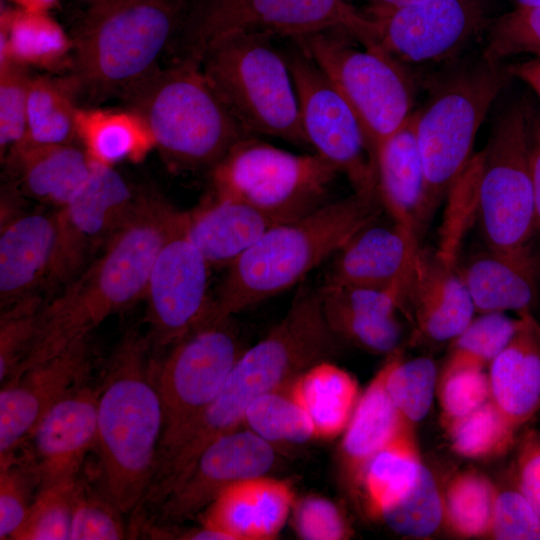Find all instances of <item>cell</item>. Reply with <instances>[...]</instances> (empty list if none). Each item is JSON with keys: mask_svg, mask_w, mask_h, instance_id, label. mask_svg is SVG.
I'll return each mask as SVG.
<instances>
[{"mask_svg": "<svg viewBox=\"0 0 540 540\" xmlns=\"http://www.w3.org/2000/svg\"><path fill=\"white\" fill-rule=\"evenodd\" d=\"M488 367L491 399L520 429L540 411V323L532 312Z\"/></svg>", "mask_w": 540, "mask_h": 540, "instance_id": "cell-29", "label": "cell"}, {"mask_svg": "<svg viewBox=\"0 0 540 540\" xmlns=\"http://www.w3.org/2000/svg\"><path fill=\"white\" fill-rule=\"evenodd\" d=\"M294 500L292 485L264 476L238 481L204 509L201 525L228 540H271L283 528Z\"/></svg>", "mask_w": 540, "mask_h": 540, "instance_id": "cell-25", "label": "cell"}, {"mask_svg": "<svg viewBox=\"0 0 540 540\" xmlns=\"http://www.w3.org/2000/svg\"><path fill=\"white\" fill-rule=\"evenodd\" d=\"M358 116L375 160L378 146L413 113L414 82L406 66L384 49L356 47L342 31L295 39Z\"/></svg>", "mask_w": 540, "mask_h": 540, "instance_id": "cell-10", "label": "cell"}, {"mask_svg": "<svg viewBox=\"0 0 540 540\" xmlns=\"http://www.w3.org/2000/svg\"><path fill=\"white\" fill-rule=\"evenodd\" d=\"M381 204L353 193L270 227L228 267L211 320L220 321L299 283L360 229L375 221Z\"/></svg>", "mask_w": 540, "mask_h": 540, "instance_id": "cell-4", "label": "cell"}, {"mask_svg": "<svg viewBox=\"0 0 540 540\" xmlns=\"http://www.w3.org/2000/svg\"><path fill=\"white\" fill-rule=\"evenodd\" d=\"M444 528L464 538H488L496 484L476 469L455 473L442 487Z\"/></svg>", "mask_w": 540, "mask_h": 540, "instance_id": "cell-35", "label": "cell"}, {"mask_svg": "<svg viewBox=\"0 0 540 540\" xmlns=\"http://www.w3.org/2000/svg\"><path fill=\"white\" fill-rule=\"evenodd\" d=\"M125 92L155 146L179 169H211L238 141L252 135L195 61L181 59Z\"/></svg>", "mask_w": 540, "mask_h": 540, "instance_id": "cell-5", "label": "cell"}, {"mask_svg": "<svg viewBox=\"0 0 540 540\" xmlns=\"http://www.w3.org/2000/svg\"><path fill=\"white\" fill-rule=\"evenodd\" d=\"M289 393L308 414L315 438L321 439L344 432L360 397L355 377L329 360L304 371Z\"/></svg>", "mask_w": 540, "mask_h": 540, "instance_id": "cell-31", "label": "cell"}, {"mask_svg": "<svg viewBox=\"0 0 540 540\" xmlns=\"http://www.w3.org/2000/svg\"><path fill=\"white\" fill-rule=\"evenodd\" d=\"M278 223L243 202L214 193L197 207L180 212L184 235L211 266L229 267Z\"/></svg>", "mask_w": 540, "mask_h": 540, "instance_id": "cell-28", "label": "cell"}, {"mask_svg": "<svg viewBox=\"0 0 540 540\" xmlns=\"http://www.w3.org/2000/svg\"><path fill=\"white\" fill-rule=\"evenodd\" d=\"M514 448L511 473L540 517V428L526 429Z\"/></svg>", "mask_w": 540, "mask_h": 540, "instance_id": "cell-52", "label": "cell"}, {"mask_svg": "<svg viewBox=\"0 0 540 540\" xmlns=\"http://www.w3.org/2000/svg\"><path fill=\"white\" fill-rule=\"evenodd\" d=\"M515 4V7H532L540 5V0H510Z\"/></svg>", "mask_w": 540, "mask_h": 540, "instance_id": "cell-57", "label": "cell"}, {"mask_svg": "<svg viewBox=\"0 0 540 540\" xmlns=\"http://www.w3.org/2000/svg\"><path fill=\"white\" fill-rule=\"evenodd\" d=\"M18 454V453H17ZM0 465V539H12L26 519L39 488L37 470L30 453Z\"/></svg>", "mask_w": 540, "mask_h": 540, "instance_id": "cell-46", "label": "cell"}, {"mask_svg": "<svg viewBox=\"0 0 540 540\" xmlns=\"http://www.w3.org/2000/svg\"><path fill=\"white\" fill-rule=\"evenodd\" d=\"M420 249L419 237L404 227L373 221L334 254L323 287H388L409 277Z\"/></svg>", "mask_w": 540, "mask_h": 540, "instance_id": "cell-22", "label": "cell"}, {"mask_svg": "<svg viewBox=\"0 0 540 540\" xmlns=\"http://www.w3.org/2000/svg\"><path fill=\"white\" fill-rule=\"evenodd\" d=\"M417 110L376 149L377 195L393 222L420 236L433 213L416 138Z\"/></svg>", "mask_w": 540, "mask_h": 540, "instance_id": "cell-24", "label": "cell"}, {"mask_svg": "<svg viewBox=\"0 0 540 540\" xmlns=\"http://www.w3.org/2000/svg\"><path fill=\"white\" fill-rule=\"evenodd\" d=\"M121 511L102 491L78 481L73 507L71 540H119L126 537Z\"/></svg>", "mask_w": 540, "mask_h": 540, "instance_id": "cell-49", "label": "cell"}, {"mask_svg": "<svg viewBox=\"0 0 540 540\" xmlns=\"http://www.w3.org/2000/svg\"><path fill=\"white\" fill-rule=\"evenodd\" d=\"M264 34H243L211 47L200 65L221 99L250 134L308 146L287 57Z\"/></svg>", "mask_w": 540, "mask_h": 540, "instance_id": "cell-8", "label": "cell"}, {"mask_svg": "<svg viewBox=\"0 0 540 540\" xmlns=\"http://www.w3.org/2000/svg\"><path fill=\"white\" fill-rule=\"evenodd\" d=\"M482 54L491 61L531 54L540 56V5L515 7L492 20Z\"/></svg>", "mask_w": 540, "mask_h": 540, "instance_id": "cell-45", "label": "cell"}, {"mask_svg": "<svg viewBox=\"0 0 540 540\" xmlns=\"http://www.w3.org/2000/svg\"><path fill=\"white\" fill-rule=\"evenodd\" d=\"M286 57L308 146L347 177L355 194L379 200L375 160L355 111L302 50Z\"/></svg>", "mask_w": 540, "mask_h": 540, "instance_id": "cell-14", "label": "cell"}, {"mask_svg": "<svg viewBox=\"0 0 540 540\" xmlns=\"http://www.w3.org/2000/svg\"><path fill=\"white\" fill-rule=\"evenodd\" d=\"M244 422L270 443H303L315 438L308 414L288 389L272 391L255 399L247 409Z\"/></svg>", "mask_w": 540, "mask_h": 540, "instance_id": "cell-41", "label": "cell"}, {"mask_svg": "<svg viewBox=\"0 0 540 540\" xmlns=\"http://www.w3.org/2000/svg\"><path fill=\"white\" fill-rule=\"evenodd\" d=\"M152 343L129 331L100 386L96 447L101 491L122 513L143 504L153 483L164 431Z\"/></svg>", "mask_w": 540, "mask_h": 540, "instance_id": "cell-3", "label": "cell"}, {"mask_svg": "<svg viewBox=\"0 0 540 540\" xmlns=\"http://www.w3.org/2000/svg\"><path fill=\"white\" fill-rule=\"evenodd\" d=\"M401 349L387 359L360 395L340 445V471L350 491L360 493L363 470L371 457L409 428L386 389L388 374Z\"/></svg>", "mask_w": 540, "mask_h": 540, "instance_id": "cell-27", "label": "cell"}, {"mask_svg": "<svg viewBox=\"0 0 540 540\" xmlns=\"http://www.w3.org/2000/svg\"><path fill=\"white\" fill-rule=\"evenodd\" d=\"M520 324L503 312L479 313L451 342L442 371L489 367Z\"/></svg>", "mask_w": 540, "mask_h": 540, "instance_id": "cell-39", "label": "cell"}, {"mask_svg": "<svg viewBox=\"0 0 540 540\" xmlns=\"http://www.w3.org/2000/svg\"><path fill=\"white\" fill-rule=\"evenodd\" d=\"M508 73L528 85L540 98V56L507 66Z\"/></svg>", "mask_w": 540, "mask_h": 540, "instance_id": "cell-54", "label": "cell"}, {"mask_svg": "<svg viewBox=\"0 0 540 540\" xmlns=\"http://www.w3.org/2000/svg\"><path fill=\"white\" fill-rule=\"evenodd\" d=\"M91 370L89 337L36 363L1 384L0 464L13 459L45 413Z\"/></svg>", "mask_w": 540, "mask_h": 540, "instance_id": "cell-18", "label": "cell"}, {"mask_svg": "<svg viewBox=\"0 0 540 540\" xmlns=\"http://www.w3.org/2000/svg\"><path fill=\"white\" fill-rule=\"evenodd\" d=\"M179 213L160 196L139 194L132 213L101 254L59 295L44 302L34 346L19 372L89 337L106 318L144 297L152 266Z\"/></svg>", "mask_w": 540, "mask_h": 540, "instance_id": "cell-2", "label": "cell"}, {"mask_svg": "<svg viewBox=\"0 0 540 540\" xmlns=\"http://www.w3.org/2000/svg\"><path fill=\"white\" fill-rule=\"evenodd\" d=\"M138 195L112 167L94 162L84 186L57 210L58 239L47 287L68 283L132 213Z\"/></svg>", "mask_w": 540, "mask_h": 540, "instance_id": "cell-17", "label": "cell"}, {"mask_svg": "<svg viewBox=\"0 0 540 540\" xmlns=\"http://www.w3.org/2000/svg\"><path fill=\"white\" fill-rule=\"evenodd\" d=\"M377 27L382 48L406 65L451 63L480 36L492 20L487 0H437L366 13Z\"/></svg>", "mask_w": 540, "mask_h": 540, "instance_id": "cell-15", "label": "cell"}, {"mask_svg": "<svg viewBox=\"0 0 540 540\" xmlns=\"http://www.w3.org/2000/svg\"><path fill=\"white\" fill-rule=\"evenodd\" d=\"M499 483L488 538L495 540H540V517L516 484L509 469Z\"/></svg>", "mask_w": 540, "mask_h": 540, "instance_id": "cell-47", "label": "cell"}, {"mask_svg": "<svg viewBox=\"0 0 540 540\" xmlns=\"http://www.w3.org/2000/svg\"><path fill=\"white\" fill-rule=\"evenodd\" d=\"M81 3H85L89 6V8L98 5L99 3L103 2L104 0H77Z\"/></svg>", "mask_w": 540, "mask_h": 540, "instance_id": "cell-58", "label": "cell"}, {"mask_svg": "<svg viewBox=\"0 0 540 540\" xmlns=\"http://www.w3.org/2000/svg\"><path fill=\"white\" fill-rule=\"evenodd\" d=\"M529 165L533 186L536 233L540 236V109L529 105Z\"/></svg>", "mask_w": 540, "mask_h": 540, "instance_id": "cell-53", "label": "cell"}, {"mask_svg": "<svg viewBox=\"0 0 540 540\" xmlns=\"http://www.w3.org/2000/svg\"><path fill=\"white\" fill-rule=\"evenodd\" d=\"M433 1L437 0H370L371 5L369 8L377 10H392Z\"/></svg>", "mask_w": 540, "mask_h": 540, "instance_id": "cell-55", "label": "cell"}, {"mask_svg": "<svg viewBox=\"0 0 540 540\" xmlns=\"http://www.w3.org/2000/svg\"><path fill=\"white\" fill-rule=\"evenodd\" d=\"M230 319L206 322L172 345L156 366L164 411L158 461L180 443L213 403L244 351Z\"/></svg>", "mask_w": 540, "mask_h": 540, "instance_id": "cell-13", "label": "cell"}, {"mask_svg": "<svg viewBox=\"0 0 540 540\" xmlns=\"http://www.w3.org/2000/svg\"><path fill=\"white\" fill-rule=\"evenodd\" d=\"M424 464L409 428L377 451L367 462L360 485L367 511L373 517L401 497L416 481Z\"/></svg>", "mask_w": 540, "mask_h": 540, "instance_id": "cell-34", "label": "cell"}, {"mask_svg": "<svg viewBox=\"0 0 540 540\" xmlns=\"http://www.w3.org/2000/svg\"><path fill=\"white\" fill-rule=\"evenodd\" d=\"M31 78L23 66L10 62L0 66V149L3 156L18 147L26 136L27 100Z\"/></svg>", "mask_w": 540, "mask_h": 540, "instance_id": "cell-50", "label": "cell"}, {"mask_svg": "<svg viewBox=\"0 0 540 540\" xmlns=\"http://www.w3.org/2000/svg\"><path fill=\"white\" fill-rule=\"evenodd\" d=\"M78 109L67 90L60 84L42 77L31 78L27 100L26 136L20 145L71 143L72 139L77 137Z\"/></svg>", "mask_w": 540, "mask_h": 540, "instance_id": "cell-38", "label": "cell"}, {"mask_svg": "<svg viewBox=\"0 0 540 540\" xmlns=\"http://www.w3.org/2000/svg\"><path fill=\"white\" fill-rule=\"evenodd\" d=\"M376 518L396 534L413 539L430 538L444 528L442 487L425 463L414 484Z\"/></svg>", "mask_w": 540, "mask_h": 540, "instance_id": "cell-37", "label": "cell"}, {"mask_svg": "<svg viewBox=\"0 0 540 540\" xmlns=\"http://www.w3.org/2000/svg\"><path fill=\"white\" fill-rule=\"evenodd\" d=\"M340 342L326 320L319 291L301 285L285 316L242 352L213 403L159 460L153 481L155 496L164 499L208 444L238 429L255 399L289 389L304 371L333 357Z\"/></svg>", "mask_w": 540, "mask_h": 540, "instance_id": "cell-1", "label": "cell"}, {"mask_svg": "<svg viewBox=\"0 0 540 540\" xmlns=\"http://www.w3.org/2000/svg\"><path fill=\"white\" fill-rule=\"evenodd\" d=\"M181 13V0H113L89 8L75 45L80 81L98 92H125L149 76Z\"/></svg>", "mask_w": 540, "mask_h": 540, "instance_id": "cell-7", "label": "cell"}, {"mask_svg": "<svg viewBox=\"0 0 540 540\" xmlns=\"http://www.w3.org/2000/svg\"><path fill=\"white\" fill-rule=\"evenodd\" d=\"M43 300L39 294L22 298L1 308L0 382L16 375L34 346Z\"/></svg>", "mask_w": 540, "mask_h": 540, "instance_id": "cell-43", "label": "cell"}, {"mask_svg": "<svg viewBox=\"0 0 540 540\" xmlns=\"http://www.w3.org/2000/svg\"><path fill=\"white\" fill-rule=\"evenodd\" d=\"M57 239V211H20L0 221L1 308L47 287Z\"/></svg>", "mask_w": 540, "mask_h": 540, "instance_id": "cell-23", "label": "cell"}, {"mask_svg": "<svg viewBox=\"0 0 540 540\" xmlns=\"http://www.w3.org/2000/svg\"><path fill=\"white\" fill-rule=\"evenodd\" d=\"M511 76L482 53L448 63L417 110L416 138L432 211L448 196L473 158L477 132Z\"/></svg>", "mask_w": 540, "mask_h": 540, "instance_id": "cell-6", "label": "cell"}, {"mask_svg": "<svg viewBox=\"0 0 540 540\" xmlns=\"http://www.w3.org/2000/svg\"><path fill=\"white\" fill-rule=\"evenodd\" d=\"M99 386L86 383L56 402L41 418L29 439L39 489L78 481L82 463L95 449Z\"/></svg>", "mask_w": 540, "mask_h": 540, "instance_id": "cell-20", "label": "cell"}, {"mask_svg": "<svg viewBox=\"0 0 540 540\" xmlns=\"http://www.w3.org/2000/svg\"><path fill=\"white\" fill-rule=\"evenodd\" d=\"M338 30L380 49L377 27L346 0H199L185 26L184 57L200 64L220 41L243 34L291 37Z\"/></svg>", "mask_w": 540, "mask_h": 540, "instance_id": "cell-9", "label": "cell"}, {"mask_svg": "<svg viewBox=\"0 0 540 540\" xmlns=\"http://www.w3.org/2000/svg\"><path fill=\"white\" fill-rule=\"evenodd\" d=\"M272 443L249 428L233 430L208 444L160 504L163 518L182 522L209 506L230 485L264 476L276 463Z\"/></svg>", "mask_w": 540, "mask_h": 540, "instance_id": "cell-19", "label": "cell"}, {"mask_svg": "<svg viewBox=\"0 0 540 540\" xmlns=\"http://www.w3.org/2000/svg\"><path fill=\"white\" fill-rule=\"evenodd\" d=\"M22 10L37 13H47L58 0H11Z\"/></svg>", "mask_w": 540, "mask_h": 540, "instance_id": "cell-56", "label": "cell"}, {"mask_svg": "<svg viewBox=\"0 0 540 540\" xmlns=\"http://www.w3.org/2000/svg\"><path fill=\"white\" fill-rule=\"evenodd\" d=\"M321 298L326 320L341 341L374 354L388 355L399 349L403 330L396 316H373Z\"/></svg>", "mask_w": 540, "mask_h": 540, "instance_id": "cell-42", "label": "cell"}, {"mask_svg": "<svg viewBox=\"0 0 540 540\" xmlns=\"http://www.w3.org/2000/svg\"><path fill=\"white\" fill-rule=\"evenodd\" d=\"M109 1H113V0H104V1H103V2H101V3H104V2H109ZM101 3H99V4H101ZM95 6H96V5H95Z\"/></svg>", "mask_w": 540, "mask_h": 540, "instance_id": "cell-59", "label": "cell"}, {"mask_svg": "<svg viewBox=\"0 0 540 540\" xmlns=\"http://www.w3.org/2000/svg\"><path fill=\"white\" fill-rule=\"evenodd\" d=\"M210 267L184 235L179 213L152 266L144 295L152 344L172 346L211 320Z\"/></svg>", "mask_w": 540, "mask_h": 540, "instance_id": "cell-16", "label": "cell"}, {"mask_svg": "<svg viewBox=\"0 0 540 540\" xmlns=\"http://www.w3.org/2000/svg\"><path fill=\"white\" fill-rule=\"evenodd\" d=\"M76 134L96 163L112 166L139 161L155 146L145 122L135 112L78 109Z\"/></svg>", "mask_w": 540, "mask_h": 540, "instance_id": "cell-32", "label": "cell"}, {"mask_svg": "<svg viewBox=\"0 0 540 540\" xmlns=\"http://www.w3.org/2000/svg\"><path fill=\"white\" fill-rule=\"evenodd\" d=\"M26 192L59 208L84 186L94 161L71 143L22 144L9 153Z\"/></svg>", "mask_w": 540, "mask_h": 540, "instance_id": "cell-30", "label": "cell"}, {"mask_svg": "<svg viewBox=\"0 0 540 540\" xmlns=\"http://www.w3.org/2000/svg\"><path fill=\"white\" fill-rule=\"evenodd\" d=\"M413 323L414 343L451 342L476 313L470 294L452 262L420 249L411 270L403 310Z\"/></svg>", "mask_w": 540, "mask_h": 540, "instance_id": "cell-21", "label": "cell"}, {"mask_svg": "<svg viewBox=\"0 0 540 540\" xmlns=\"http://www.w3.org/2000/svg\"><path fill=\"white\" fill-rule=\"evenodd\" d=\"M77 483L39 489L15 540H70Z\"/></svg>", "mask_w": 540, "mask_h": 540, "instance_id": "cell-44", "label": "cell"}, {"mask_svg": "<svg viewBox=\"0 0 540 540\" xmlns=\"http://www.w3.org/2000/svg\"><path fill=\"white\" fill-rule=\"evenodd\" d=\"M444 429L454 453L472 460L506 455L515 447L519 430L492 399Z\"/></svg>", "mask_w": 540, "mask_h": 540, "instance_id": "cell-36", "label": "cell"}, {"mask_svg": "<svg viewBox=\"0 0 540 540\" xmlns=\"http://www.w3.org/2000/svg\"><path fill=\"white\" fill-rule=\"evenodd\" d=\"M438 378L439 370L431 357L405 359L403 353L388 374V394L404 420L414 428L432 407Z\"/></svg>", "mask_w": 540, "mask_h": 540, "instance_id": "cell-40", "label": "cell"}, {"mask_svg": "<svg viewBox=\"0 0 540 540\" xmlns=\"http://www.w3.org/2000/svg\"><path fill=\"white\" fill-rule=\"evenodd\" d=\"M295 527L298 536L306 540H341L351 535L340 509L320 496H308L300 501Z\"/></svg>", "mask_w": 540, "mask_h": 540, "instance_id": "cell-51", "label": "cell"}, {"mask_svg": "<svg viewBox=\"0 0 540 540\" xmlns=\"http://www.w3.org/2000/svg\"><path fill=\"white\" fill-rule=\"evenodd\" d=\"M0 66H52L72 47L63 28L47 13L5 11L0 21Z\"/></svg>", "mask_w": 540, "mask_h": 540, "instance_id": "cell-33", "label": "cell"}, {"mask_svg": "<svg viewBox=\"0 0 540 540\" xmlns=\"http://www.w3.org/2000/svg\"><path fill=\"white\" fill-rule=\"evenodd\" d=\"M436 396L444 427L470 414L491 399L488 372L479 368L441 370Z\"/></svg>", "mask_w": 540, "mask_h": 540, "instance_id": "cell-48", "label": "cell"}, {"mask_svg": "<svg viewBox=\"0 0 540 540\" xmlns=\"http://www.w3.org/2000/svg\"><path fill=\"white\" fill-rule=\"evenodd\" d=\"M459 274L476 312H532L540 295V263L530 246L472 256Z\"/></svg>", "mask_w": 540, "mask_h": 540, "instance_id": "cell-26", "label": "cell"}, {"mask_svg": "<svg viewBox=\"0 0 540 540\" xmlns=\"http://www.w3.org/2000/svg\"><path fill=\"white\" fill-rule=\"evenodd\" d=\"M529 105L517 102L494 123L481 153L476 212L487 248L517 249L536 233L528 148Z\"/></svg>", "mask_w": 540, "mask_h": 540, "instance_id": "cell-12", "label": "cell"}, {"mask_svg": "<svg viewBox=\"0 0 540 540\" xmlns=\"http://www.w3.org/2000/svg\"><path fill=\"white\" fill-rule=\"evenodd\" d=\"M337 173L316 153H292L249 135L211 168V182L214 194L286 222L322 205Z\"/></svg>", "mask_w": 540, "mask_h": 540, "instance_id": "cell-11", "label": "cell"}]
</instances>
